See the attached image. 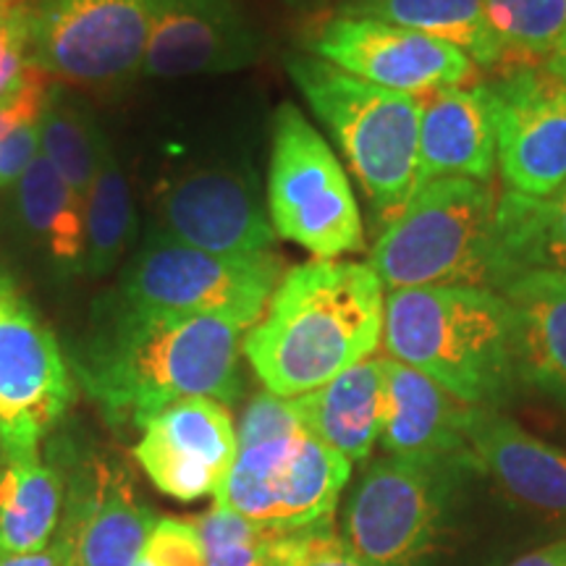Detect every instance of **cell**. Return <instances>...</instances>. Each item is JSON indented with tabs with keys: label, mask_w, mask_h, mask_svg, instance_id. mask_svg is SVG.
Here are the masks:
<instances>
[{
	"label": "cell",
	"mask_w": 566,
	"mask_h": 566,
	"mask_svg": "<svg viewBox=\"0 0 566 566\" xmlns=\"http://www.w3.org/2000/svg\"><path fill=\"white\" fill-rule=\"evenodd\" d=\"M153 229L218 254L273 250L275 229L254 174L233 166H195L158 187Z\"/></svg>",
	"instance_id": "obj_14"
},
{
	"label": "cell",
	"mask_w": 566,
	"mask_h": 566,
	"mask_svg": "<svg viewBox=\"0 0 566 566\" xmlns=\"http://www.w3.org/2000/svg\"><path fill=\"white\" fill-rule=\"evenodd\" d=\"M548 69L554 71L558 80L566 82V34L562 38V42H558V48L554 51V55H551V59H548Z\"/></svg>",
	"instance_id": "obj_39"
},
{
	"label": "cell",
	"mask_w": 566,
	"mask_h": 566,
	"mask_svg": "<svg viewBox=\"0 0 566 566\" xmlns=\"http://www.w3.org/2000/svg\"><path fill=\"white\" fill-rule=\"evenodd\" d=\"M386 391L380 446L388 457L422 464H475L467 446L470 407L428 375L384 357Z\"/></svg>",
	"instance_id": "obj_18"
},
{
	"label": "cell",
	"mask_w": 566,
	"mask_h": 566,
	"mask_svg": "<svg viewBox=\"0 0 566 566\" xmlns=\"http://www.w3.org/2000/svg\"><path fill=\"white\" fill-rule=\"evenodd\" d=\"M338 13L386 21L459 48L475 66H506V53L485 21L483 0H344Z\"/></svg>",
	"instance_id": "obj_26"
},
{
	"label": "cell",
	"mask_w": 566,
	"mask_h": 566,
	"mask_svg": "<svg viewBox=\"0 0 566 566\" xmlns=\"http://www.w3.org/2000/svg\"><path fill=\"white\" fill-rule=\"evenodd\" d=\"M495 101V168L512 192L548 197L566 184V82L548 66L509 63L488 82Z\"/></svg>",
	"instance_id": "obj_13"
},
{
	"label": "cell",
	"mask_w": 566,
	"mask_h": 566,
	"mask_svg": "<svg viewBox=\"0 0 566 566\" xmlns=\"http://www.w3.org/2000/svg\"><path fill=\"white\" fill-rule=\"evenodd\" d=\"M30 66V3L0 11V97L17 87Z\"/></svg>",
	"instance_id": "obj_34"
},
{
	"label": "cell",
	"mask_w": 566,
	"mask_h": 566,
	"mask_svg": "<svg viewBox=\"0 0 566 566\" xmlns=\"http://www.w3.org/2000/svg\"><path fill=\"white\" fill-rule=\"evenodd\" d=\"M74 401V375L53 331L0 268V443L40 449Z\"/></svg>",
	"instance_id": "obj_11"
},
{
	"label": "cell",
	"mask_w": 566,
	"mask_h": 566,
	"mask_svg": "<svg viewBox=\"0 0 566 566\" xmlns=\"http://www.w3.org/2000/svg\"><path fill=\"white\" fill-rule=\"evenodd\" d=\"M499 292L516 317L520 384L566 407V273H525Z\"/></svg>",
	"instance_id": "obj_22"
},
{
	"label": "cell",
	"mask_w": 566,
	"mask_h": 566,
	"mask_svg": "<svg viewBox=\"0 0 566 566\" xmlns=\"http://www.w3.org/2000/svg\"><path fill=\"white\" fill-rule=\"evenodd\" d=\"M55 546L69 566H134L155 527L129 472L108 457H87L71 470Z\"/></svg>",
	"instance_id": "obj_15"
},
{
	"label": "cell",
	"mask_w": 566,
	"mask_h": 566,
	"mask_svg": "<svg viewBox=\"0 0 566 566\" xmlns=\"http://www.w3.org/2000/svg\"><path fill=\"white\" fill-rule=\"evenodd\" d=\"M483 11L506 66L551 59L566 34V0H483Z\"/></svg>",
	"instance_id": "obj_29"
},
{
	"label": "cell",
	"mask_w": 566,
	"mask_h": 566,
	"mask_svg": "<svg viewBox=\"0 0 566 566\" xmlns=\"http://www.w3.org/2000/svg\"><path fill=\"white\" fill-rule=\"evenodd\" d=\"M462 467L399 457L373 462L346 499L344 543L373 566H417L436 546L451 480Z\"/></svg>",
	"instance_id": "obj_9"
},
{
	"label": "cell",
	"mask_w": 566,
	"mask_h": 566,
	"mask_svg": "<svg viewBox=\"0 0 566 566\" xmlns=\"http://www.w3.org/2000/svg\"><path fill=\"white\" fill-rule=\"evenodd\" d=\"M51 84V76L30 61V66L21 74L17 87H13L6 97H0V142L11 137V134L21 129V126L38 122L42 116V105H45Z\"/></svg>",
	"instance_id": "obj_35"
},
{
	"label": "cell",
	"mask_w": 566,
	"mask_h": 566,
	"mask_svg": "<svg viewBox=\"0 0 566 566\" xmlns=\"http://www.w3.org/2000/svg\"><path fill=\"white\" fill-rule=\"evenodd\" d=\"M242 334L216 317L142 307L116 292L95 307L69 367L113 428L142 433L181 399L239 401Z\"/></svg>",
	"instance_id": "obj_1"
},
{
	"label": "cell",
	"mask_w": 566,
	"mask_h": 566,
	"mask_svg": "<svg viewBox=\"0 0 566 566\" xmlns=\"http://www.w3.org/2000/svg\"><path fill=\"white\" fill-rule=\"evenodd\" d=\"M105 134L69 84L53 82L40 116V155L80 197H87Z\"/></svg>",
	"instance_id": "obj_28"
},
{
	"label": "cell",
	"mask_w": 566,
	"mask_h": 566,
	"mask_svg": "<svg viewBox=\"0 0 566 566\" xmlns=\"http://www.w3.org/2000/svg\"><path fill=\"white\" fill-rule=\"evenodd\" d=\"M499 289L535 271L566 273V184L548 197L504 192L495 212Z\"/></svg>",
	"instance_id": "obj_25"
},
{
	"label": "cell",
	"mask_w": 566,
	"mask_h": 566,
	"mask_svg": "<svg viewBox=\"0 0 566 566\" xmlns=\"http://www.w3.org/2000/svg\"><path fill=\"white\" fill-rule=\"evenodd\" d=\"M467 446L472 462L530 509L566 514V451L556 449L499 409L470 407Z\"/></svg>",
	"instance_id": "obj_20"
},
{
	"label": "cell",
	"mask_w": 566,
	"mask_h": 566,
	"mask_svg": "<svg viewBox=\"0 0 566 566\" xmlns=\"http://www.w3.org/2000/svg\"><path fill=\"white\" fill-rule=\"evenodd\" d=\"M493 174L495 101L491 84L472 82L422 97L417 187L446 176L493 181Z\"/></svg>",
	"instance_id": "obj_19"
},
{
	"label": "cell",
	"mask_w": 566,
	"mask_h": 566,
	"mask_svg": "<svg viewBox=\"0 0 566 566\" xmlns=\"http://www.w3.org/2000/svg\"><path fill=\"white\" fill-rule=\"evenodd\" d=\"M40 155V118L38 122L21 126L0 142V189L17 187L32 160Z\"/></svg>",
	"instance_id": "obj_36"
},
{
	"label": "cell",
	"mask_w": 566,
	"mask_h": 566,
	"mask_svg": "<svg viewBox=\"0 0 566 566\" xmlns=\"http://www.w3.org/2000/svg\"><path fill=\"white\" fill-rule=\"evenodd\" d=\"M265 202L275 237L300 244L315 260L365 250L363 212L349 176L294 103H281L273 113Z\"/></svg>",
	"instance_id": "obj_6"
},
{
	"label": "cell",
	"mask_w": 566,
	"mask_h": 566,
	"mask_svg": "<svg viewBox=\"0 0 566 566\" xmlns=\"http://www.w3.org/2000/svg\"><path fill=\"white\" fill-rule=\"evenodd\" d=\"M237 451V424L229 407L208 396H192L163 409L134 443V459L147 480L176 501L216 495Z\"/></svg>",
	"instance_id": "obj_16"
},
{
	"label": "cell",
	"mask_w": 566,
	"mask_h": 566,
	"mask_svg": "<svg viewBox=\"0 0 566 566\" xmlns=\"http://www.w3.org/2000/svg\"><path fill=\"white\" fill-rule=\"evenodd\" d=\"M260 32L237 0H153L142 74L150 80L231 74L260 59Z\"/></svg>",
	"instance_id": "obj_17"
},
{
	"label": "cell",
	"mask_w": 566,
	"mask_h": 566,
	"mask_svg": "<svg viewBox=\"0 0 566 566\" xmlns=\"http://www.w3.org/2000/svg\"><path fill=\"white\" fill-rule=\"evenodd\" d=\"M384 391V357H370L292 401L302 428L354 464L365 462L380 438Z\"/></svg>",
	"instance_id": "obj_21"
},
{
	"label": "cell",
	"mask_w": 566,
	"mask_h": 566,
	"mask_svg": "<svg viewBox=\"0 0 566 566\" xmlns=\"http://www.w3.org/2000/svg\"><path fill=\"white\" fill-rule=\"evenodd\" d=\"M153 0H32L30 61L63 84H116L142 74Z\"/></svg>",
	"instance_id": "obj_10"
},
{
	"label": "cell",
	"mask_w": 566,
	"mask_h": 566,
	"mask_svg": "<svg viewBox=\"0 0 566 566\" xmlns=\"http://www.w3.org/2000/svg\"><path fill=\"white\" fill-rule=\"evenodd\" d=\"M275 562L281 566H373L346 546L331 522L283 533Z\"/></svg>",
	"instance_id": "obj_31"
},
{
	"label": "cell",
	"mask_w": 566,
	"mask_h": 566,
	"mask_svg": "<svg viewBox=\"0 0 566 566\" xmlns=\"http://www.w3.org/2000/svg\"><path fill=\"white\" fill-rule=\"evenodd\" d=\"M19 0H0V11H6V9H11V6H17Z\"/></svg>",
	"instance_id": "obj_40"
},
{
	"label": "cell",
	"mask_w": 566,
	"mask_h": 566,
	"mask_svg": "<svg viewBox=\"0 0 566 566\" xmlns=\"http://www.w3.org/2000/svg\"><path fill=\"white\" fill-rule=\"evenodd\" d=\"M304 48L346 74L415 97L462 87L478 74L475 61L449 42L344 13L317 21L304 34Z\"/></svg>",
	"instance_id": "obj_12"
},
{
	"label": "cell",
	"mask_w": 566,
	"mask_h": 566,
	"mask_svg": "<svg viewBox=\"0 0 566 566\" xmlns=\"http://www.w3.org/2000/svg\"><path fill=\"white\" fill-rule=\"evenodd\" d=\"M205 566H273L283 530L260 525L231 509L212 506L195 516Z\"/></svg>",
	"instance_id": "obj_30"
},
{
	"label": "cell",
	"mask_w": 566,
	"mask_h": 566,
	"mask_svg": "<svg viewBox=\"0 0 566 566\" xmlns=\"http://www.w3.org/2000/svg\"><path fill=\"white\" fill-rule=\"evenodd\" d=\"M352 462L307 430L239 446L216 504L283 530H304L334 520Z\"/></svg>",
	"instance_id": "obj_8"
},
{
	"label": "cell",
	"mask_w": 566,
	"mask_h": 566,
	"mask_svg": "<svg viewBox=\"0 0 566 566\" xmlns=\"http://www.w3.org/2000/svg\"><path fill=\"white\" fill-rule=\"evenodd\" d=\"M384 289L370 265L352 260H310L283 273L242 342L265 391L296 399L375 357L384 344Z\"/></svg>",
	"instance_id": "obj_2"
},
{
	"label": "cell",
	"mask_w": 566,
	"mask_h": 566,
	"mask_svg": "<svg viewBox=\"0 0 566 566\" xmlns=\"http://www.w3.org/2000/svg\"><path fill=\"white\" fill-rule=\"evenodd\" d=\"M17 210L34 250L61 279L84 275V197L42 155L17 181Z\"/></svg>",
	"instance_id": "obj_24"
},
{
	"label": "cell",
	"mask_w": 566,
	"mask_h": 566,
	"mask_svg": "<svg viewBox=\"0 0 566 566\" xmlns=\"http://www.w3.org/2000/svg\"><path fill=\"white\" fill-rule=\"evenodd\" d=\"M63 499L61 472L40 449L6 451L0 464V556L38 554L53 546Z\"/></svg>",
	"instance_id": "obj_23"
},
{
	"label": "cell",
	"mask_w": 566,
	"mask_h": 566,
	"mask_svg": "<svg viewBox=\"0 0 566 566\" xmlns=\"http://www.w3.org/2000/svg\"><path fill=\"white\" fill-rule=\"evenodd\" d=\"M384 349L467 407L499 409L520 386L516 317L495 289L420 286L388 292Z\"/></svg>",
	"instance_id": "obj_3"
},
{
	"label": "cell",
	"mask_w": 566,
	"mask_h": 566,
	"mask_svg": "<svg viewBox=\"0 0 566 566\" xmlns=\"http://www.w3.org/2000/svg\"><path fill=\"white\" fill-rule=\"evenodd\" d=\"M134 566H153V564H150V562H147V558H142V556H139V562H137V564H134Z\"/></svg>",
	"instance_id": "obj_41"
},
{
	"label": "cell",
	"mask_w": 566,
	"mask_h": 566,
	"mask_svg": "<svg viewBox=\"0 0 566 566\" xmlns=\"http://www.w3.org/2000/svg\"><path fill=\"white\" fill-rule=\"evenodd\" d=\"M286 71L342 147L384 229L415 195L422 101L346 74L313 53L286 55Z\"/></svg>",
	"instance_id": "obj_4"
},
{
	"label": "cell",
	"mask_w": 566,
	"mask_h": 566,
	"mask_svg": "<svg viewBox=\"0 0 566 566\" xmlns=\"http://www.w3.org/2000/svg\"><path fill=\"white\" fill-rule=\"evenodd\" d=\"M137 237V210L129 179L113 153L111 142L103 139L95 179L84 197V275L105 279Z\"/></svg>",
	"instance_id": "obj_27"
},
{
	"label": "cell",
	"mask_w": 566,
	"mask_h": 566,
	"mask_svg": "<svg viewBox=\"0 0 566 566\" xmlns=\"http://www.w3.org/2000/svg\"><path fill=\"white\" fill-rule=\"evenodd\" d=\"M493 181L446 176L415 189L370 250L375 275L391 289L478 286L499 292Z\"/></svg>",
	"instance_id": "obj_5"
},
{
	"label": "cell",
	"mask_w": 566,
	"mask_h": 566,
	"mask_svg": "<svg viewBox=\"0 0 566 566\" xmlns=\"http://www.w3.org/2000/svg\"><path fill=\"white\" fill-rule=\"evenodd\" d=\"M506 566H566V541L551 543L546 548L530 551V554L520 556L516 562Z\"/></svg>",
	"instance_id": "obj_37"
},
{
	"label": "cell",
	"mask_w": 566,
	"mask_h": 566,
	"mask_svg": "<svg viewBox=\"0 0 566 566\" xmlns=\"http://www.w3.org/2000/svg\"><path fill=\"white\" fill-rule=\"evenodd\" d=\"M283 273L273 250L205 252L150 229L124 268L118 294L142 307L216 317L250 331L265 315Z\"/></svg>",
	"instance_id": "obj_7"
},
{
	"label": "cell",
	"mask_w": 566,
	"mask_h": 566,
	"mask_svg": "<svg viewBox=\"0 0 566 566\" xmlns=\"http://www.w3.org/2000/svg\"><path fill=\"white\" fill-rule=\"evenodd\" d=\"M3 457H6V451H3V443H0V464H3Z\"/></svg>",
	"instance_id": "obj_42"
},
{
	"label": "cell",
	"mask_w": 566,
	"mask_h": 566,
	"mask_svg": "<svg viewBox=\"0 0 566 566\" xmlns=\"http://www.w3.org/2000/svg\"><path fill=\"white\" fill-rule=\"evenodd\" d=\"M273 566H281V564H279V562H275V564H273Z\"/></svg>",
	"instance_id": "obj_43"
},
{
	"label": "cell",
	"mask_w": 566,
	"mask_h": 566,
	"mask_svg": "<svg viewBox=\"0 0 566 566\" xmlns=\"http://www.w3.org/2000/svg\"><path fill=\"white\" fill-rule=\"evenodd\" d=\"M0 566H69L63 558L61 548L48 546L38 551V554H21V556H0Z\"/></svg>",
	"instance_id": "obj_38"
},
{
	"label": "cell",
	"mask_w": 566,
	"mask_h": 566,
	"mask_svg": "<svg viewBox=\"0 0 566 566\" xmlns=\"http://www.w3.org/2000/svg\"><path fill=\"white\" fill-rule=\"evenodd\" d=\"M142 558L153 566H205L202 541L192 520L163 516L147 537Z\"/></svg>",
	"instance_id": "obj_32"
},
{
	"label": "cell",
	"mask_w": 566,
	"mask_h": 566,
	"mask_svg": "<svg viewBox=\"0 0 566 566\" xmlns=\"http://www.w3.org/2000/svg\"><path fill=\"white\" fill-rule=\"evenodd\" d=\"M302 430L300 415H296L294 401L275 396L271 391H260L252 396L250 405L244 407L242 420H239L237 438L239 446L268 441V438L289 436Z\"/></svg>",
	"instance_id": "obj_33"
}]
</instances>
